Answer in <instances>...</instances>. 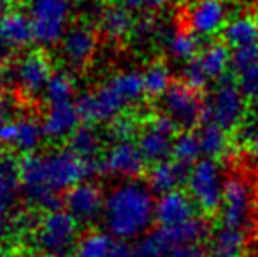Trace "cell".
Returning <instances> with one entry per match:
<instances>
[{
  "mask_svg": "<svg viewBox=\"0 0 258 257\" xmlns=\"http://www.w3.org/2000/svg\"><path fill=\"white\" fill-rule=\"evenodd\" d=\"M18 173L25 197L37 208L51 212L60 208L58 194L99 173V161H88L67 146L49 153L23 155L18 161Z\"/></svg>",
  "mask_w": 258,
  "mask_h": 257,
  "instance_id": "obj_1",
  "label": "cell"
},
{
  "mask_svg": "<svg viewBox=\"0 0 258 257\" xmlns=\"http://www.w3.org/2000/svg\"><path fill=\"white\" fill-rule=\"evenodd\" d=\"M156 201L148 185L125 180L105 195L102 220L107 233L119 241L137 240L150 233Z\"/></svg>",
  "mask_w": 258,
  "mask_h": 257,
  "instance_id": "obj_2",
  "label": "cell"
},
{
  "mask_svg": "<svg viewBox=\"0 0 258 257\" xmlns=\"http://www.w3.org/2000/svg\"><path fill=\"white\" fill-rule=\"evenodd\" d=\"M144 95L143 72L125 71L107 78L99 88L79 95L76 106L85 124H111Z\"/></svg>",
  "mask_w": 258,
  "mask_h": 257,
  "instance_id": "obj_3",
  "label": "cell"
},
{
  "mask_svg": "<svg viewBox=\"0 0 258 257\" xmlns=\"http://www.w3.org/2000/svg\"><path fill=\"white\" fill-rule=\"evenodd\" d=\"M79 241V222L67 210H51L39 219L34 231L35 250L44 257L72 254Z\"/></svg>",
  "mask_w": 258,
  "mask_h": 257,
  "instance_id": "obj_4",
  "label": "cell"
},
{
  "mask_svg": "<svg viewBox=\"0 0 258 257\" xmlns=\"http://www.w3.org/2000/svg\"><path fill=\"white\" fill-rule=\"evenodd\" d=\"M74 11V0H30V16L34 41L42 49L60 44L63 35L71 28V16Z\"/></svg>",
  "mask_w": 258,
  "mask_h": 257,
  "instance_id": "obj_5",
  "label": "cell"
},
{
  "mask_svg": "<svg viewBox=\"0 0 258 257\" xmlns=\"http://www.w3.org/2000/svg\"><path fill=\"white\" fill-rule=\"evenodd\" d=\"M244 108L246 97L242 95L241 88H239L237 78L234 72H227L218 79L209 99L206 100L201 125L214 122L228 132V130L237 127V124L242 120Z\"/></svg>",
  "mask_w": 258,
  "mask_h": 257,
  "instance_id": "obj_6",
  "label": "cell"
},
{
  "mask_svg": "<svg viewBox=\"0 0 258 257\" xmlns=\"http://www.w3.org/2000/svg\"><path fill=\"white\" fill-rule=\"evenodd\" d=\"M186 185L188 194L206 215H214L221 210L225 185L221 183L220 166L214 159H201L190 169Z\"/></svg>",
  "mask_w": 258,
  "mask_h": 257,
  "instance_id": "obj_7",
  "label": "cell"
},
{
  "mask_svg": "<svg viewBox=\"0 0 258 257\" xmlns=\"http://www.w3.org/2000/svg\"><path fill=\"white\" fill-rule=\"evenodd\" d=\"M163 115L183 130H194L201 127L204 104L201 92L190 88L183 81H174L165 93L160 97Z\"/></svg>",
  "mask_w": 258,
  "mask_h": 257,
  "instance_id": "obj_8",
  "label": "cell"
},
{
  "mask_svg": "<svg viewBox=\"0 0 258 257\" xmlns=\"http://www.w3.org/2000/svg\"><path fill=\"white\" fill-rule=\"evenodd\" d=\"M177 129L179 127L163 113L155 115L148 120L137 136V146L148 164L155 166L172 159V146Z\"/></svg>",
  "mask_w": 258,
  "mask_h": 257,
  "instance_id": "obj_9",
  "label": "cell"
},
{
  "mask_svg": "<svg viewBox=\"0 0 258 257\" xmlns=\"http://www.w3.org/2000/svg\"><path fill=\"white\" fill-rule=\"evenodd\" d=\"M230 20V7L227 0H190L184 14L186 30L201 39L221 34Z\"/></svg>",
  "mask_w": 258,
  "mask_h": 257,
  "instance_id": "obj_10",
  "label": "cell"
},
{
  "mask_svg": "<svg viewBox=\"0 0 258 257\" xmlns=\"http://www.w3.org/2000/svg\"><path fill=\"white\" fill-rule=\"evenodd\" d=\"M51 76V59L42 48L23 53L14 65V83L20 88V92L30 99L44 93Z\"/></svg>",
  "mask_w": 258,
  "mask_h": 257,
  "instance_id": "obj_11",
  "label": "cell"
},
{
  "mask_svg": "<svg viewBox=\"0 0 258 257\" xmlns=\"http://www.w3.org/2000/svg\"><path fill=\"white\" fill-rule=\"evenodd\" d=\"M99 35L90 21H76L60 41V57L72 71H83L93 60Z\"/></svg>",
  "mask_w": 258,
  "mask_h": 257,
  "instance_id": "obj_12",
  "label": "cell"
},
{
  "mask_svg": "<svg viewBox=\"0 0 258 257\" xmlns=\"http://www.w3.org/2000/svg\"><path fill=\"white\" fill-rule=\"evenodd\" d=\"M34 41L30 16L20 9H11L0 14V65H9L13 59Z\"/></svg>",
  "mask_w": 258,
  "mask_h": 257,
  "instance_id": "obj_13",
  "label": "cell"
},
{
  "mask_svg": "<svg viewBox=\"0 0 258 257\" xmlns=\"http://www.w3.org/2000/svg\"><path fill=\"white\" fill-rule=\"evenodd\" d=\"M146 164L148 162L141 153L137 143L123 141L109 146L102 159H99V173L105 176L134 180L143 175Z\"/></svg>",
  "mask_w": 258,
  "mask_h": 257,
  "instance_id": "obj_14",
  "label": "cell"
},
{
  "mask_svg": "<svg viewBox=\"0 0 258 257\" xmlns=\"http://www.w3.org/2000/svg\"><path fill=\"white\" fill-rule=\"evenodd\" d=\"M46 137L42 122L34 117L11 118L0 129V144L11 150L21 151L23 155H30L41 146Z\"/></svg>",
  "mask_w": 258,
  "mask_h": 257,
  "instance_id": "obj_15",
  "label": "cell"
},
{
  "mask_svg": "<svg viewBox=\"0 0 258 257\" xmlns=\"http://www.w3.org/2000/svg\"><path fill=\"white\" fill-rule=\"evenodd\" d=\"M105 195L97 183L83 182L65 192L63 204L79 224H92L104 213Z\"/></svg>",
  "mask_w": 258,
  "mask_h": 257,
  "instance_id": "obj_16",
  "label": "cell"
},
{
  "mask_svg": "<svg viewBox=\"0 0 258 257\" xmlns=\"http://www.w3.org/2000/svg\"><path fill=\"white\" fill-rule=\"evenodd\" d=\"M195 217V201L184 190L163 194L158 197L155 206V222L158 229H170L181 226Z\"/></svg>",
  "mask_w": 258,
  "mask_h": 257,
  "instance_id": "obj_17",
  "label": "cell"
},
{
  "mask_svg": "<svg viewBox=\"0 0 258 257\" xmlns=\"http://www.w3.org/2000/svg\"><path fill=\"white\" fill-rule=\"evenodd\" d=\"M251 210L249 190L241 180L230 178L225 182L223 204H221V222L223 227L242 229Z\"/></svg>",
  "mask_w": 258,
  "mask_h": 257,
  "instance_id": "obj_18",
  "label": "cell"
},
{
  "mask_svg": "<svg viewBox=\"0 0 258 257\" xmlns=\"http://www.w3.org/2000/svg\"><path fill=\"white\" fill-rule=\"evenodd\" d=\"M79 122L83 120L76 102L53 104L42 118V127L48 139L61 141L72 136V132L79 127Z\"/></svg>",
  "mask_w": 258,
  "mask_h": 257,
  "instance_id": "obj_19",
  "label": "cell"
},
{
  "mask_svg": "<svg viewBox=\"0 0 258 257\" xmlns=\"http://www.w3.org/2000/svg\"><path fill=\"white\" fill-rule=\"evenodd\" d=\"M190 169L191 168L179 164L174 159L158 162V164L151 166L150 173H148V187L151 189V192L158 195L179 190V187L186 185Z\"/></svg>",
  "mask_w": 258,
  "mask_h": 257,
  "instance_id": "obj_20",
  "label": "cell"
},
{
  "mask_svg": "<svg viewBox=\"0 0 258 257\" xmlns=\"http://www.w3.org/2000/svg\"><path fill=\"white\" fill-rule=\"evenodd\" d=\"M220 39L230 49L258 44V18L255 14H237L225 25Z\"/></svg>",
  "mask_w": 258,
  "mask_h": 257,
  "instance_id": "obj_21",
  "label": "cell"
},
{
  "mask_svg": "<svg viewBox=\"0 0 258 257\" xmlns=\"http://www.w3.org/2000/svg\"><path fill=\"white\" fill-rule=\"evenodd\" d=\"M100 27V32L111 41H125L132 37L134 27L137 23V18L132 11L125 9L121 6L111 4L104 9L100 20L97 21Z\"/></svg>",
  "mask_w": 258,
  "mask_h": 257,
  "instance_id": "obj_22",
  "label": "cell"
},
{
  "mask_svg": "<svg viewBox=\"0 0 258 257\" xmlns=\"http://www.w3.org/2000/svg\"><path fill=\"white\" fill-rule=\"evenodd\" d=\"M197 59L202 69H204L206 76L209 78V81H218L221 76L230 72L232 49L221 39L209 41L207 44L202 46Z\"/></svg>",
  "mask_w": 258,
  "mask_h": 257,
  "instance_id": "obj_23",
  "label": "cell"
},
{
  "mask_svg": "<svg viewBox=\"0 0 258 257\" xmlns=\"http://www.w3.org/2000/svg\"><path fill=\"white\" fill-rule=\"evenodd\" d=\"M165 233L167 240L170 241L174 248L183 247V245H199L209 233V224L204 217L195 215L188 222L181 226L170 227V229H162Z\"/></svg>",
  "mask_w": 258,
  "mask_h": 257,
  "instance_id": "obj_24",
  "label": "cell"
},
{
  "mask_svg": "<svg viewBox=\"0 0 258 257\" xmlns=\"http://www.w3.org/2000/svg\"><path fill=\"white\" fill-rule=\"evenodd\" d=\"M167 52L170 53V57H174L176 60L181 62H188L199 57L202 49V39L197 37L195 34H191L186 28H177L172 34L167 37Z\"/></svg>",
  "mask_w": 258,
  "mask_h": 257,
  "instance_id": "obj_25",
  "label": "cell"
},
{
  "mask_svg": "<svg viewBox=\"0 0 258 257\" xmlns=\"http://www.w3.org/2000/svg\"><path fill=\"white\" fill-rule=\"evenodd\" d=\"M69 148L88 161H95L99 151L102 150V136L93 125H79L69 137Z\"/></svg>",
  "mask_w": 258,
  "mask_h": 257,
  "instance_id": "obj_26",
  "label": "cell"
},
{
  "mask_svg": "<svg viewBox=\"0 0 258 257\" xmlns=\"http://www.w3.org/2000/svg\"><path fill=\"white\" fill-rule=\"evenodd\" d=\"M116 241L109 233L92 231L79 238L71 257H109Z\"/></svg>",
  "mask_w": 258,
  "mask_h": 257,
  "instance_id": "obj_27",
  "label": "cell"
},
{
  "mask_svg": "<svg viewBox=\"0 0 258 257\" xmlns=\"http://www.w3.org/2000/svg\"><path fill=\"white\" fill-rule=\"evenodd\" d=\"M244 248V233L242 229L221 227L211 241L213 257H241Z\"/></svg>",
  "mask_w": 258,
  "mask_h": 257,
  "instance_id": "obj_28",
  "label": "cell"
},
{
  "mask_svg": "<svg viewBox=\"0 0 258 257\" xmlns=\"http://www.w3.org/2000/svg\"><path fill=\"white\" fill-rule=\"evenodd\" d=\"M201 141L194 130H183L176 136L172 146V159L186 168H194L201 161Z\"/></svg>",
  "mask_w": 258,
  "mask_h": 257,
  "instance_id": "obj_29",
  "label": "cell"
},
{
  "mask_svg": "<svg viewBox=\"0 0 258 257\" xmlns=\"http://www.w3.org/2000/svg\"><path fill=\"white\" fill-rule=\"evenodd\" d=\"M76 92V83L71 72L67 71H58L53 72L51 79L46 85V90L42 93L44 100L48 102V106L53 104H63V102H72Z\"/></svg>",
  "mask_w": 258,
  "mask_h": 257,
  "instance_id": "obj_30",
  "label": "cell"
},
{
  "mask_svg": "<svg viewBox=\"0 0 258 257\" xmlns=\"http://www.w3.org/2000/svg\"><path fill=\"white\" fill-rule=\"evenodd\" d=\"M172 245L162 229L146 233L132 245V257H169Z\"/></svg>",
  "mask_w": 258,
  "mask_h": 257,
  "instance_id": "obj_31",
  "label": "cell"
},
{
  "mask_svg": "<svg viewBox=\"0 0 258 257\" xmlns=\"http://www.w3.org/2000/svg\"><path fill=\"white\" fill-rule=\"evenodd\" d=\"M143 81L148 97H162L174 83L169 65L162 62V60H155L144 69Z\"/></svg>",
  "mask_w": 258,
  "mask_h": 257,
  "instance_id": "obj_32",
  "label": "cell"
},
{
  "mask_svg": "<svg viewBox=\"0 0 258 257\" xmlns=\"http://www.w3.org/2000/svg\"><path fill=\"white\" fill-rule=\"evenodd\" d=\"M199 141H201V150L206 159H216L225 153L228 146L227 130L221 129L218 124H204L199 130Z\"/></svg>",
  "mask_w": 258,
  "mask_h": 257,
  "instance_id": "obj_33",
  "label": "cell"
},
{
  "mask_svg": "<svg viewBox=\"0 0 258 257\" xmlns=\"http://www.w3.org/2000/svg\"><path fill=\"white\" fill-rule=\"evenodd\" d=\"M20 190L21 187L18 162H14L7 155H4V157H0V202L13 206Z\"/></svg>",
  "mask_w": 258,
  "mask_h": 257,
  "instance_id": "obj_34",
  "label": "cell"
},
{
  "mask_svg": "<svg viewBox=\"0 0 258 257\" xmlns=\"http://www.w3.org/2000/svg\"><path fill=\"white\" fill-rule=\"evenodd\" d=\"M139 120L132 113H121L109 124V136L114 143L132 141L136 136H139Z\"/></svg>",
  "mask_w": 258,
  "mask_h": 257,
  "instance_id": "obj_35",
  "label": "cell"
},
{
  "mask_svg": "<svg viewBox=\"0 0 258 257\" xmlns=\"http://www.w3.org/2000/svg\"><path fill=\"white\" fill-rule=\"evenodd\" d=\"M181 78H183L181 81H183L184 85L197 90V92H202V90L206 88L207 83H209V78L206 76V72H204V69H202L201 62H199V59L184 62L183 71H181Z\"/></svg>",
  "mask_w": 258,
  "mask_h": 257,
  "instance_id": "obj_36",
  "label": "cell"
},
{
  "mask_svg": "<svg viewBox=\"0 0 258 257\" xmlns=\"http://www.w3.org/2000/svg\"><path fill=\"white\" fill-rule=\"evenodd\" d=\"M256 64H258V44L232 49L230 72L239 74V72L246 71V69L253 67V65H256Z\"/></svg>",
  "mask_w": 258,
  "mask_h": 257,
  "instance_id": "obj_37",
  "label": "cell"
},
{
  "mask_svg": "<svg viewBox=\"0 0 258 257\" xmlns=\"http://www.w3.org/2000/svg\"><path fill=\"white\" fill-rule=\"evenodd\" d=\"M235 78L246 99H258V64L235 74Z\"/></svg>",
  "mask_w": 258,
  "mask_h": 257,
  "instance_id": "obj_38",
  "label": "cell"
},
{
  "mask_svg": "<svg viewBox=\"0 0 258 257\" xmlns=\"http://www.w3.org/2000/svg\"><path fill=\"white\" fill-rule=\"evenodd\" d=\"M156 34H158V25H156V21L151 16H143L137 20L130 39H136L137 42H150Z\"/></svg>",
  "mask_w": 258,
  "mask_h": 257,
  "instance_id": "obj_39",
  "label": "cell"
},
{
  "mask_svg": "<svg viewBox=\"0 0 258 257\" xmlns=\"http://www.w3.org/2000/svg\"><path fill=\"white\" fill-rule=\"evenodd\" d=\"M169 257H209V254L201 245H183V247L172 248Z\"/></svg>",
  "mask_w": 258,
  "mask_h": 257,
  "instance_id": "obj_40",
  "label": "cell"
},
{
  "mask_svg": "<svg viewBox=\"0 0 258 257\" xmlns=\"http://www.w3.org/2000/svg\"><path fill=\"white\" fill-rule=\"evenodd\" d=\"M11 204H6V202H0V236L7 233L13 226V217H11Z\"/></svg>",
  "mask_w": 258,
  "mask_h": 257,
  "instance_id": "obj_41",
  "label": "cell"
},
{
  "mask_svg": "<svg viewBox=\"0 0 258 257\" xmlns=\"http://www.w3.org/2000/svg\"><path fill=\"white\" fill-rule=\"evenodd\" d=\"M13 85H16L14 83V67H11V65H0V93L4 90L11 88Z\"/></svg>",
  "mask_w": 258,
  "mask_h": 257,
  "instance_id": "obj_42",
  "label": "cell"
},
{
  "mask_svg": "<svg viewBox=\"0 0 258 257\" xmlns=\"http://www.w3.org/2000/svg\"><path fill=\"white\" fill-rule=\"evenodd\" d=\"M112 4L125 7V9L132 11V13H137V11L148 9V0H112Z\"/></svg>",
  "mask_w": 258,
  "mask_h": 257,
  "instance_id": "obj_43",
  "label": "cell"
},
{
  "mask_svg": "<svg viewBox=\"0 0 258 257\" xmlns=\"http://www.w3.org/2000/svg\"><path fill=\"white\" fill-rule=\"evenodd\" d=\"M109 257H132V247L126 245L125 241H116L114 248H112Z\"/></svg>",
  "mask_w": 258,
  "mask_h": 257,
  "instance_id": "obj_44",
  "label": "cell"
},
{
  "mask_svg": "<svg viewBox=\"0 0 258 257\" xmlns=\"http://www.w3.org/2000/svg\"><path fill=\"white\" fill-rule=\"evenodd\" d=\"M9 113H11V104L0 95V129H2L4 124L9 120Z\"/></svg>",
  "mask_w": 258,
  "mask_h": 257,
  "instance_id": "obj_45",
  "label": "cell"
},
{
  "mask_svg": "<svg viewBox=\"0 0 258 257\" xmlns=\"http://www.w3.org/2000/svg\"><path fill=\"white\" fill-rule=\"evenodd\" d=\"M172 4V0H148V9L150 11H162L165 9L167 6H170Z\"/></svg>",
  "mask_w": 258,
  "mask_h": 257,
  "instance_id": "obj_46",
  "label": "cell"
},
{
  "mask_svg": "<svg viewBox=\"0 0 258 257\" xmlns=\"http://www.w3.org/2000/svg\"><path fill=\"white\" fill-rule=\"evenodd\" d=\"M14 4H16V0H0V14L14 9Z\"/></svg>",
  "mask_w": 258,
  "mask_h": 257,
  "instance_id": "obj_47",
  "label": "cell"
},
{
  "mask_svg": "<svg viewBox=\"0 0 258 257\" xmlns=\"http://www.w3.org/2000/svg\"><path fill=\"white\" fill-rule=\"evenodd\" d=\"M0 257H13L11 255V248L6 245V241L0 240Z\"/></svg>",
  "mask_w": 258,
  "mask_h": 257,
  "instance_id": "obj_48",
  "label": "cell"
},
{
  "mask_svg": "<svg viewBox=\"0 0 258 257\" xmlns=\"http://www.w3.org/2000/svg\"><path fill=\"white\" fill-rule=\"evenodd\" d=\"M16 257H44V255L39 254L37 250H34V252H21V254L16 255Z\"/></svg>",
  "mask_w": 258,
  "mask_h": 257,
  "instance_id": "obj_49",
  "label": "cell"
},
{
  "mask_svg": "<svg viewBox=\"0 0 258 257\" xmlns=\"http://www.w3.org/2000/svg\"><path fill=\"white\" fill-rule=\"evenodd\" d=\"M251 150H253V153L258 157V132H256V136L253 137V143H251Z\"/></svg>",
  "mask_w": 258,
  "mask_h": 257,
  "instance_id": "obj_50",
  "label": "cell"
},
{
  "mask_svg": "<svg viewBox=\"0 0 258 257\" xmlns=\"http://www.w3.org/2000/svg\"><path fill=\"white\" fill-rule=\"evenodd\" d=\"M16 2H21V0H16ZM28 2H30V0H28Z\"/></svg>",
  "mask_w": 258,
  "mask_h": 257,
  "instance_id": "obj_51",
  "label": "cell"
}]
</instances>
